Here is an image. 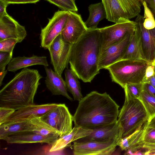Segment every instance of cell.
<instances>
[{
    "mask_svg": "<svg viewBox=\"0 0 155 155\" xmlns=\"http://www.w3.org/2000/svg\"><path fill=\"white\" fill-rule=\"evenodd\" d=\"M27 35L25 27L20 25L8 14L0 17V41L13 38L20 43Z\"/></svg>",
    "mask_w": 155,
    "mask_h": 155,
    "instance_id": "4fadbf2b",
    "label": "cell"
},
{
    "mask_svg": "<svg viewBox=\"0 0 155 155\" xmlns=\"http://www.w3.org/2000/svg\"><path fill=\"white\" fill-rule=\"evenodd\" d=\"M146 82L150 83L155 88V73L144 82Z\"/></svg>",
    "mask_w": 155,
    "mask_h": 155,
    "instance_id": "b9f144b4",
    "label": "cell"
},
{
    "mask_svg": "<svg viewBox=\"0 0 155 155\" xmlns=\"http://www.w3.org/2000/svg\"><path fill=\"white\" fill-rule=\"evenodd\" d=\"M92 129L74 126L68 134L58 137L51 145L50 152L60 151L71 145V142L89 135Z\"/></svg>",
    "mask_w": 155,
    "mask_h": 155,
    "instance_id": "ac0fdd59",
    "label": "cell"
},
{
    "mask_svg": "<svg viewBox=\"0 0 155 155\" xmlns=\"http://www.w3.org/2000/svg\"><path fill=\"white\" fill-rule=\"evenodd\" d=\"M144 8V13L143 25L146 29L151 30L155 28V20L152 11L148 7L146 2L143 1L141 2Z\"/></svg>",
    "mask_w": 155,
    "mask_h": 155,
    "instance_id": "f546056e",
    "label": "cell"
},
{
    "mask_svg": "<svg viewBox=\"0 0 155 155\" xmlns=\"http://www.w3.org/2000/svg\"><path fill=\"white\" fill-rule=\"evenodd\" d=\"M101 51L100 28H89L72 46L70 69L83 82H91L100 73L98 65Z\"/></svg>",
    "mask_w": 155,
    "mask_h": 155,
    "instance_id": "7a4b0ae2",
    "label": "cell"
},
{
    "mask_svg": "<svg viewBox=\"0 0 155 155\" xmlns=\"http://www.w3.org/2000/svg\"><path fill=\"white\" fill-rule=\"evenodd\" d=\"M65 81L68 91L72 95L74 100L80 101L83 98L78 78L71 69L64 71Z\"/></svg>",
    "mask_w": 155,
    "mask_h": 155,
    "instance_id": "484cf974",
    "label": "cell"
},
{
    "mask_svg": "<svg viewBox=\"0 0 155 155\" xmlns=\"http://www.w3.org/2000/svg\"><path fill=\"white\" fill-rule=\"evenodd\" d=\"M73 44L65 41L61 34L53 41L48 49L54 71L61 76L68 68Z\"/></svg>",
    "mask_w": 155,
    "mask_h": 155,
    "instance_id": "ba28073f",
    "label": "cell"
},
{
    "mask_svg": "<svg viewBox=\"0 0 155 155\" xmlns=\"http://www.w3.org/2000/svg\"><path fill=\"white\" fill-rule=\"evenodd\" d=\"M53 4L62 10L77 12L75 0H45Z\"/></svg>",
    "mask_w": 155,
    "mask_h": 155,
    "instance_id": "4dcf8cb0",
    "label": "cell"
},
{
    "mask_svg": "<svg viewBox=\"0 0 155 155\" xmlns=\"http://www.w3.org/2000/svg\"><path fill=\"white\" fill-rule=\"evenodd\" d=\"M59 104L56 103L38 105L34 104L23 107L16 110L4 123L30 119L35 117H41L56 107Z\"/></svg>",
    "mask_w": 155,
    "mask_h": 155,
    "instance_id": "5bb4252c",
    "label": "cell"
},
{
    "mask_svg": "<svg viewBox=\"0 0 155 155\" xmlns=\"http://www.w3.org/2000/svg\"><path fill=\"white\" fill-rule=\"evenodd\" d=\"M15 111V110L13 108L0 107V125L4 124Z\"/></svg>",
    "mask_w": 155,
    "mask_h": 155,
    "instance_id": "e575fe53",
    "label": "cell"
},
{
    "mask_svg": "<svg viewBox=\"0 0 155 155\" xmlns=\"http://www.w3.org/2000/svg\"><path fill=\"white\" fill-rule=\"evenodd\" d=\"M64 28L61 34L66 41L73 44L88 29L81 15L75 12L69 11Z\"/></svg>",
    "mask_w": 155,
    "mask_h": 155,
    "instance_id": "7c38bea8",
    "label": "cell"
},
{
    "mask_svg": "<svg viewBox=\"0 0 155 155\" xmlns=\"http://www.w3.org/2000/svg\"><path fill=\"white\" fill-rule=\"evenodd\" d=\"M42 120L57 130L59 137L68 133L73 129V116L68 109L55 118Z\"/></svg>",
    "mask_w": 155,
    "mask_h": 155,
    "instance_id": "603a6c76",
    "label": "cell"
},
{
    "mask_svg": "<svg viewBox=\"0 0 155 155\" xmlns=\"http://www.w3.org/2000/svg\"><path fill=\"white\" fill-rule=\"evenodd\" d=\"M59 136L58 135L44 136L33 132L25 131L11 134L3 140L9 144L45 143L51 145Z\"/></svg>",
    "mask_w": 155,
    "mask_h": 155,
    "instance_id": "e0dca14e",
    "label": "cell"
},
{
    "mask_svg": "<svg viewBox=\"0 0 155 155\" xmlns=\"http://www.w3.org/2000/svg\"><path fill=\"white\" fill-rule=\"evenodd\" d=\"M137 23L127 19H123L115 24L100 28L101 52L121 40L128 32L134 30Z\"/></svg>",
    "mask_w": 155,
    "mask_h": 155,
    "instance_id": "52a82bcc",
    "label": "cell"
},
{
    "mask_svg": "<svg viewBox=\"0 0 155 155\" xmlns=\"http://www.w3.org/2000/svg\"><path fill=\"white\" fill-rule=\"evenodd\" d=\"M30 120L32 125L31 132L44 136H59L57 130L42 120L41 117H35Z\"/></svg>",
    "mask_w": 155,
    "mask_h": 155,
    "instance_id": "4316f807",
    "label": "cell"
},
{
    "mask_svg": "<svg viewBox=\"0 0 155 155\" xmlns=\"http://www.w3.org/2000/svg\"><path fill=\"white\" fill-rule=\"evenodd\" d=\"M32 130L30 119L5 123L0 125V139L3 140L11 134Z\"/></svg>",
    "mask_w": 155,
    "mask_h": 155,
    "instance_id": "cb8c5ba5",
    "label": "cell"
},
{
    "mask_svg": "<svg viewBox=\"0 0 155 155\" xmlns=\"http://www.w3.org/2000/svg\"><path fill=\"white\" fill-rule=\"evenodd\" d=\"M119 106L106 92H91L79 101L73 116L74 126L93 129L116 122Z\"/></svg>",
    "mask_w": 155,
    "mask_h": 155,
    "instance_id": "6da1fadb",
    "label": "cell"
},
{
    "mask_svg": "<svg viewBox=\"0 0 155 155\" xmlns=\"http://www.w3.org/2000/svg\"><path fill=\"white\" fill-rule=\"evenodd\" d=\"M143 17L139 15L135 21L140 28L142 45L146 59L149 63L155 60V28L147 30L143 26Z\"/></svg>",
    "mask_w": 155,
    "mask_h": 155,
    "instance_id": "9a60e30c",
    "label": "cell"
},
{
    "mask_svg": "<svg viewBox=\"0 0 155 155\" xmlns=\"http://www.w3.org/2000/svg\"><path fill=\"white\" fill-rule=\"evenodd\" d=\"M148 121L132 134L119 140L117 146L122 150L132 151L143 149L144 143L142 140L143 136Z\"/></svg>",
    "mask_w": 155,
    "mask_h": 155,
    "instance_id": "7402d4cb",
    "label": "cell"
},
{
    "mask_svg": "<svg viewBox=\"0 0 155 155\" xmlns=\"http://www.w3.org/2000/svg\"><path fill=\"white\" fill-rule=\"evenodd\" d=\"M148 6L151 9L152 12L155 16V0H149Z\"/></svg>",
    "mask_w": 155,
    "mask_h": 155,
    "instance_id": "60d3db41",
    "label": "cell"
},
{
    "mask_svg": "<svg viewBox=\"0 0 155 155\" xmlns=\"http://www.w3.org/2000/svg\"><path fill=\"white\" fill-rule=\"evenodd\" d=\"M124 89L125 98L129 100L139 99L143 91L142 83L127 84Z\"/></svg>",
    "mask_w": 155,
    "mask_h": 155,
    "instance_id": "f1b7e54d",
    "label": "cell"
},
{
    "mask_svg": "<svg viewBox=\"0 0 155 155\" xmlns=\"http://www.w3.org/2000/svg\"><path fill=\"white\" fill-rule=\"evenodd\" d=\"M143 90L149 94L155 97V88L148 82L142 83Z\"/></svg>",
    "mask_w": 155,
    "mask_h": 155,
    "instance_id": "74e56055",
    "label": "cell"
},
{
    "mask_svg": "<svg viewBox=\"0 0 155 155\" xmlns=\"http://www.w3.org/2000/svg\"><path fill=\"white\" fill-rule=\"evenodd\" d=\"M142 140L144 144H155V128L148 125V121L143 132Z\"/></svg>",
    "mask_w": 155,
    "mask_h": 155,
    "instance_id": "1f68e13d",
    "label": "cell"
},
{
    "mask_svg": "<svg viewBox=\"0 0 155 155\" xmlns=\"http://www.w3.org/2000/svg\"><path fill=\"white\" fill-rule=\"evenodd\" d=\"M118 140L107 142L78 140L73 142L74 155H110L115 151Z\"/></svg>",
    "mask_w": 155,
    "mask_h": 155,
    "instance_id": "30bf717a",
    "label": "cell"
},
{
    "mask_svg": "<svg viewBox=\"0 0 155 155\" xmlns=\"http://www.w3.org/2000/svg\"></svg>",
    "mask_w": 155,
    "mask_h": 155,
    "instance_id": "f6af8a7d",
    "label": "cell"
},
{
    "mask_svg": "<svg viewBox=\"0 0 155 155\" xmlns=\"http://www.w3.org/2000/svg\"><path fill=\"white\" fill-rule=\"evenodd\" d=\"M69 13V11L58 10L49 19L47 25L41 31L40 38L42 48L48 49L54 39L61 34Z\"/></svg>",
    "mask_w": 155,
    "mask_h": 155,
    "instance_id": "9c48e42d",
    "label": "cell"
},
{
    "mask_svg": "<svg viewBox=\"0 0 155 155\" xmlns=\"http://www.w3.org/2000/svg\"><path fill=\"white\" fill-rule=\"evenodd\" d=\"M155 60L152 62L149 63L146 68L145 76L142 83L145 82L148 78L155 74Z\"/></svg>",
    "mask_w": 155,
    "mask_h": 155,
    "instance_id": "d590c367",
    "label": "cell"
},
{
    "mask_svg": "<svg viewBox=\"0 0 155 155\" xmlns=\"http://www.w3.org/2000/svg\"><path fill=\"white\" fill-rule=\"evenodd\" d=\"M143 148L144 155H155V144L144 143Z\"/></svg>",
    "mask_w": 155,
    "mask_h": 155,
    "instance_id": "8d00e7d4",
    "label": "cell"
},
{
    "mask_svg": "<svg viewBox=\"0 0 155 155\" xmlns=\"http://www.w3.org/2000/svg\"><path fill=\"white\" fill-rule=\"evenodd\" d=\"M8 5L4 0H0V17L8 14L6 8Z\"/></svg>",
    "mask_w": 155,
    "mask_h": 155,
    "instance_id": "ab89813d",
    "label": "cell"
},
{
    "mask_svg": "<svg viewBox=\"0 0 155 155\" xmlns=\"http://www.w3.org/2000/svg\"><path fill=\"white\" fill-rule=\"evenodd\" d=\"M36 65L48 67L49 65L46 56L33 55L29 57L23 56L13 58L7 67V70L15 72L21 68Z\"/></svg>",
    "mask_w": 155,
    "mask_h": 155,
    "instance_id": "44dd1931",
    "label": "cell"
},
{
    "mask_svg": "<svg viewBox=\"0 0 155 155\" xmlns=\"http://www.w3.org/2000/svg\"><path fill=\"white\" fill-rule=\"evenodd\" d=\"M121 138V130L117 120L114 124L93 129L89 135L78 140L107 142L115 140L119 141Z\"/></svg>",
    "mask_w": 155,
    "mask_h": 155,
    "instance_id": "2e32d148",
    "label": "cell"
},
{
    "mask_svg": "<svg viewBox=\"0 0 155 155\" xmlns=\"http://www.w3.org/2000/svg\"><path fill=\"white\" fill-rule=\"evenodd\" d=\"M124 59L146 60L142 49L140 30L137 24L126 51L120 60Z\"/></svg>",
    "mask_w": 155,
    "mask_h": 155,
    "instance_id": "ffe728a7",
    "label": "cell"
},
{
    "mask_svg": "<svg viewBox=\"0 0 155 155\" xmlns=\"http://www.w3.org/2000/svg\"><path fill=\"white\" fill-rule=\"evenodd\" d=\"M148 125L155 128V116L148 121Z\"/></svg>",
    "mask_w": 155,
    "mask_h": 155,
    "instance_id": "ee69618b",
    "label": "cell"
},
{
    "mask_svg": "<svg viewBox=\"0 0 155 155\" xmlns=\"http://www.w3.org/2000/svg\"><path fill=\"white\" fill-rule=\"evenodd\" d=\"M139 99L146 111L149 120L155 116V97L143 91Z\"/></svg>",
    "mask_w": 155,
    "mask_h": 155,
    "instance_id": "83f0119b",
    "label": "cell"
},
{
    "mask_svg": "<svg viewBox=\"0 0 155 155\" xmlns=\"http://www.w3.org/2000/svg\"><path fill=\"white\" fill-rule=\"evenodd\" d=\"M109 21L118 22L123 19H130L139 15L141 0H101Z\"/></svg>",
    "mask_w": 155,
    "mask_h": 155,
    "instance_id": "8992f818",
    "label": "cell"
},
{
    "mask_svg": "<svg viewBox=\"0 0 155 155\" xmlns=\"http://www.w3.org/2000/svg\"><path fill=\"white\" fill-rule=\"evenodd\" d=\"M8 4H12L35 3L40 0H4Z\"/></svg>",
    "mask_w": 155,
    "mask_h": 155,
    "instance_id": "f35d334b",
    "label": "cell"
},
{
    "mask_svg": "<svg viewBox=\"0 0 155 155\" xmlns=\"http://www.w3.org/2000/svg\"><path fill=\"white\" fill-rule=\"evenodd\" d=\"M18 41L16 39L10 38L0 41V51L13 53L14 48Z\"/></svg>",
    "mask_w": 155,
    "mask_h": 155,
    "instance_id": "d6a6232c",
    "label": "cell"
},
{
    "mask_svg": "<svg viewBox=\"0 0 155 155\" xmlns=\"http://www.w3.org/2000/svg\"><path fill=\"white\" fill-rule=\"evenodd\" d=\"M89 17L85 22L88 28H96L99 22L106 17V13L102 2L89 5Z\"/></svg>",
    "mask_w": 155,
    "mask_h": 155,
    "instance_id": "d4e9b609",
    "label": "cell"
},
{
    "mask_svg": "<svg viewBox=\"0 0 155 155\" xmlns=\"http://www.w3.org/2000/svg\"><path fill=\"white\" fill-rule=\"evenodd\" d=\"M46 74L45 81L47 88L55 95H62L69 100L73 101L68 95L65 81L51 68L44 66Z\"/></svg>",
    "mask_w": 155,
    "mask_h": 155,
    "instance_id": "d6986e66",
    "label": "cell"
},
{
    "mask_svg": "<svg viewBox=\"0 0 155 155\" xmlns=\"http://www.w3.org/2000/svg\"><path fill=\"white\" fill-rule=\"evenodd\" d=\"M148 120L146 111L139 99L125 98L117 119L121 130V138L132 134Z\"/></svg>",
    "mask_w": 155,
    "mask_h": 155,
    "instance_id": "5b68a950",
    "label": "cell"
},
{
    "mask_svg": "<svg viewBox=\"0 0 155 155\" xmlns=\"http://www.w3.org/2000/svg\"><path fill=\"white\" fill-rule=\"evenodd\" d=\"M149 63L142 59L119 60L106 67L113 82L124 88L126 85L142 83Z\"/></svg>",
    "mask_w": 155,
    "mask_h": 155,
    "instance_id": "277c9868",
    "label": "cell"
},
{
    "mask_svg": "<svg viewBox=\"0 0 155 155\" xmlns=\"http://www.w3.org/2000/svg\"><path fill=\"white\" fill-rule=\"evenodd\" d=\"M135 29L128 33L120 41L101 52L98 65L100 70L105 69L121 59L126 51Z\"/></svg>",
    "mask_w": 155,
    "mask_h": 155,
    "instance_id": "8fae6325",
    "label": "cell"
},
{
    "mask_svg": "<svg viewBox=\"0 0 155 155\" xmlns=\"http://www.w3.org/2000/svg\"><path fill=\"white\" fill-rule=\"evenodd\" d=\"M8 71L7 70H5L3 71L0 72V86L2 85L3 80L7 73Z\"/></svg>",
    "mask_w": 155,
    "mask_h": 155,
    "instance_id": "7bdbcfd3",
    "label": "cell"
},
{
    "mask_svg": "<svg viewBox=\"0 0 155 155\" xmlns=\"http://www.w3.org/2000/svg\"><path fill=\"white\" fill-rule=\"evenodd\" d=\"M38 71L23 68L0 91V107L16 110L34 104L35 96L42 78Z\"/></svg>",
    "mask_w": 155,
    "mask_h": 155,
    "instance_id": "3957f363",
    "label": "cell"
},
{
    "mask_svg": "<svg viewBox=\"0 0 155 155\" xmlns=\"http://www.w3.org/2000/svg\"><path fill=\"white\" fill-rule=\"evenodd\" d=\"M13 53L0 51V72L5 71L6 66L9 64L12 58Z\"/></svg>",
    "mask_w": 155,
    "mask_h": 155,
    "instance_id": "836d02e7",
    "label": "cell"
}]
</instances>
